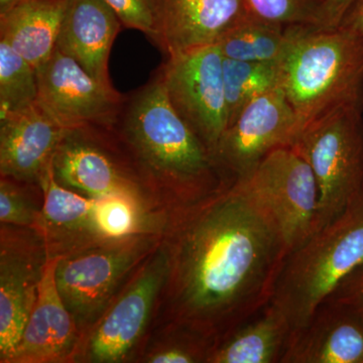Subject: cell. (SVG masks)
<instances>
[{"mask_svg":"<svg viewBox=\"0 0 363 363\" xmlns=\"http://www.w3.org/2000/svg\"><path fill=\"white\" fill-rule=\"evenodd\" d=\"M169 252L177 319L214 340L271 302L290 255L272 214L240 179L181 212Z\"/></svg>","mask_w":363,"mask_h":363,"instance_id":"6da1fadb","label":"cell"},{"mask_svg":"<svg viewBox=\"0 0 363 363\" xmlns=\"http://www.w3.org/2000/svg\"><path fill=\"white\" fill-rule=\"evenodd\" d=\"M112 131L130 150L143 178L186 204L233 182L169 104L161 69L147 84L124 95Z\"/></svg>","mask_w":363,"mask_h":363,"instance_id":"7a4b0ae2","label":"cell"},{"mask_svg":"<svg viewBox=\"0 0 363 363\" xmlns=\"http://www.w3.org/2000/svg\"><path fill=\"white\" fill-rule=\"evenodd\" d=\"M277 68L303 130L339 107L363 106V38L350 28L286 26Z\"/></svg>","mask_w":363,"mask_h":363,"instance_id":"3957f363","label":"cell"},{"mask_svg":"<svg viewBox=\"0 0 363 363\" xmlns=\"http://www.w3.org/2000/svg\"><path fill=\"white\" fill-rule=\"evenodd\" d=\"M362 266L363 189L335 220L290 252L272 301L297 331Z\"/></svg>","mask_w":363,"mask_h":363,"instance_id":"277c9868","label":"cell"},{"mask_svg":"<svg viewBox=\"0 0 363 363\" xmlns=\"http://www.w3.org/2000/svg\"><path fill=\"white\" fill-rule=\"evenodd\" d=\"M319 191L316 231L335 220L363 189V106L339 107L312 121L293 145Z\"/></svg>","mask_w":363,"mask_h":363,"instance_id":"5b68a950","label":"cell"},{"mask_svg":"<svg viewBox=\"0 0 363 363\" xmlns=\"http://www.w3.org/2000/svg\"><path fill=\"white\" fill-rule=\"evenodd\" d=\"M240 179L267 208L290 252L315 233L319 210L316 178L295 147L272 150Z\"/></svg>","mask_w":363,"mask_h":363,"instance_id":"8992f818","label":"cell"},{"mask_svg":"<svg viewBox=\"0 0 363 363\" xmlns=\"http://www.w3.org/2000/svg\"><path fill=\"white\" fill-rule=\"evenodd\" d=\"M223 59L211 45L168 57L160 68L169 104L214 156L228 126Z\"/></svg>","mask_w":363,"mask_h":363,"instance_id":"52a82bcc","label":"cell"},{"mask_svg":"<svg viewBox=\"0 0 363 363\" xmlns=\"http://www.w3.org/2000/svg\"><path fill=\"white\" fill-rule=\"evenodd\" d=\"M150 242L128 238L62 255L56 281L64 304L78 327L96 321L124 277L142 259Z\"/></svg>","mask_w":363,"mask_h":363,"instance_id":"ba28073f","label":"cell"},{"mask_svg":"<svg viewBox=\"0 0 363 363\" xmlns=\"http://www.w3.org/2000/svg\"><path fill=\"white\" fill-rule=\"evenodd\" d=\"M37 104L66 130H111L124 95L102 84L82 66L58 49L37 68Z\"/></svg>","mask_w":363,"mask_h":363,"instance_id":"9c48e42d","label":"cell"},{"mask_svg":"<svg viewBox=\"0 0 363 363\" xmlns=\"http://www.w3.org/2000/svg\"><path fill=\"white\" fill-rule=\"evenodd\" d=\"M302 124L281 87L255 98L222 136L215 157L231 179L242 178L267 155L293 147Z\"/></svg>","mask_w":363,"mask_h":363,"instance_id":"30bf717a","label":"cell"},{"mask_svg":"<svg viewBox=\"0 0 363 363\" xmlns=\"http://www.w3.org/2000/svg\"><path fill=\"white\" fill-rule=\"evenodd\" d=\"M169 250H161L102 318L91 338L89 354L96 362H117L142 335L157 293L168 281Z\"/></svg>","mask_w":363,"mask_h":363,"instance_id":"8fae6325","label":"cell"},{"mask_svg":"<svg viewBox=\"0 0 363 363\" xmlns=\"http://www.w3.org/2000/svg\"><path fill=\"white\" fill-rule=\"evenodd\" d=\"M67 130L38 104L23 111L0 114L2 178L39 184L52 166Z\"/></svg>","mask_w":363,"mask_h":363,"instance_id":"7c38bea8","label":"cell"},{"mask_svg":"<svg viewBox=\"0 0 363 363\" xmlns=\"http://www.w3.org/2000/svg\"><path fill=\"white\" fill-rule=\"evenodd\" d=\"M252 11L247 0H159V47L168 57L216 45Z\"/></svg>","mask_w":363,"mask_h":363,"instance_id":"4fadbf2b","label":"cell"},{"mask_svg":"<svg viewBox=\"0 0 363 363\" xmlns=\"http://www.w3.org/2000/svg\"><path fill=\"white\" fill-rule=\"evenodd\" d=\"M100 130H67L52 160L55 178L64 187L75 189L95 200L117 193L136 194L135 183L128 173L104 145L97 143Z\"/></svg>","mask_w":363,"mask_h":363,"instance_id":"5bb4252c","label":"cell"},{"mask_svg":"<svg viewBox=\"0 0 363 363\" xmlns=\"http://www.w3.org/2000/svg\"><path fill=\"white\" fill-rule=\"evenodd\" d=\"M61 257L51 255L45 260L37 301L11 362H59L75 348L77 325L64 304L56 281Z\"/></svg>","mask_w":363,"mask_h":363,"instance_id":"9a60e30c","label":"cell"},{"mask_svg":"<svg viewBox=\"0 0 363 363\" xmlns=\"http://www.w3.org/2000/svg\"><path fill=\"white\" fill-rule=\"evenodd\" d=\"M283 363H363V320L327 298L303 328L293 332Z\"/></svg>","mask_w":363,"mask_h":363,"instance_id":"2e32d148","label":"cell"},{"mask_svg":"<svg viewBox=\"0 0 363 363\" xmlns=\"http://www.w3.org/2000/svg\"><path fill=\"white\" fill-rule=\"evenodd\" d=\"M121 26L104 0H68L56 49L77 61L100 83L113 87L109 57Z\"/></svg>","mask_w":363,"mask_h":363,"instance_id":"e0dca14e","label":"cell"},{"mask_svg":"<svg viewBox=\"0 0 363 363\" xmlns=\"http://www.w3.org/2000/svg\"><path fill=\"white\" fill-rule=\"evenodd\" d=\"M47 260V259H45ZM33 250L13 247L2 234L0 255V358L11 362L38 298L45 262Z\"/></svg>","mask_w":363,"mask_h":363,"instance_id":"ac0fdd59","label":"cell"},{"mask_svg":"<svg viewBox=\"0 0 363 363\" xmlns=\"http://www.w3.org/2000/svg\"><path fill=\"white\" fill-rule=\"evenodd\" d=\"M293 328L272 301L257 314L214 344L208 362L283 363Z\"/></svg>","mask_w":363,"mask_h":363,"instance_id":"d6986e66","label":"cell"},{"mask_svg":"<svg viewBox=\"0 0 363 363\" xmlns=\"http://www.w3.org/2000/svg\"><path fill=\"white\" fill-rule=\"evenodd\" d=\"M68 0H20L0 13V40L35 69L56 50Z\"/></svg>","mask_w":363,"mask_h":363,"instance_id":"ffe728a7","label":"cell"},{"mask_svg":"<svg viewBox=\"0 0 363 363\" xmlns=\"http://www.w3.org/2000/svg\"><path fill=\"white\" fill-rule=\"evenodd\" d=\"M39 185L44 193V205L35 225L45 240L60 242L85 233L104 240L95 223L96 200L82 197L61 185L55 178L52 164L40 178Z\"/></svg>","mask_w":363,"mask_h":363,"instance_id":"44dd1931","label":"cell"},{"mask_svg":"<svg viewBox=\"0 0 363 363\" xmlns=\"http://www.w3.org/2000/svg\"><path fill=\"white\" fill-rule=\"evenodd\" d=\"M286 42V26L252 13L217 43L222 56L252 63H278Z\"/></svg>","mask_w":363,"mask_h":363,"instance_id":"7402d4cb","label":"cell"},{"mask_svg":"<svg viewBox=\"0 0 363 363\" xmlns=\"http://www.w3.org/2000/svg\"><path fill=\"white\" fill-rule=\"evenodd\" d=\"M223 82L229 126L252 100L279 87L278 68L276 64L224 58Z\"/></svg>","mask_w":363,"mask_h":363,"instance_id":"603a6c76","label":"cell"},{"mask_svg":"<svg viewBox=\"0 0 363 363\" xmlns=\"http://www.w3.org/2000/svg\"><path fill=\"white\" fill-rule=\"evenodd\" d=\"M38 91L37 69L0 40V114L33 106Z\"/></svg>","mask_w":363,"mask_h":363,"instance_id":"cb8c5ba5","label":"cell"},{"mask_svg":"<svg viewBox=\"0 0 363 363\" xmlns=\"http://www.w3.org/2000/svg\"><path fill=\"white\" fill-rule=\"evenodd\" d=\"M136 194L117 193L95 202V223L104 240H118L133 235L140 220Z\"/></svg>","mask_w":363,"mask_h":363,"instance_id":"d4e9b609","label":"cell"},{"mask_svg":"<svg viewBox=\"0 0 363 363\" xmlns=\"http://www.w3.org/2000/svg\"><path fill=\"white\" fill-rule=\"evenodd\" d=\"M325 0H247L253 13L264 20L290 26L313 25Z\"/></svg>","mask_w":363,"mask_h":363,"instance_id":"484cf974","label":"cell"},{"mask_svg":"<svg viewBox=\"0 0 363 363\" xmlns=\"http://www.w3.org/2000/svg\"><path fill=\"white\" fill-rule=\"evenodd\" d=\"M125 28L138 30L159 45V0H104Z\"/></svg>","mask_w":363,"mask_h":363,"instance_id":"4316f807","label":"cell"},{"mask_svg":"<svg viewBox=\"0 0 363 363\" xmlns=\"http://www.w3.org/2000/svg\"><path fill=\"white\" fill-rule=\"evenodd\" d=\"M38 215L9 179L2 178L0 183V221L18 226L35 225Z\"/></svg>","mask_w":363,"mask_h":363,"instance_id":"83f0119b","label":"cell"},{"mask_svg":"<svg viewBox=\"0 0 363 363\" xmlns=\"http://www.w3.org/2000/svg\"><path fill=\"white\" fill-rule=\"evenodd\" d=\"M328 298L347 306L363 320V266L346 279Z\"/></svg>","mask_w":363,"mask_h":363,"instance_id":"f1b7e54d","label":"cell"},{"mask_svg":"<svg viewBox=\"0 0 363 363\" xmlns=\"http://www.w3.org/2000/svg\"><path fill=\"white\" fill-rule=\"evenodd\" d=\"M354 0H325L312 26L319 28H334L340 25Z\"/></svg>","mask_w":363,"mask_h":363,"instance_id":"f546056e","label":"cell"},{"mask_svg":"<svg viewBox=\"0 0 363 363\" xmlns=\"http://www.w3.org/2000/svg\"><path fill=\"white\" fill-rule=\"evenodd\" d=\"M339 26L350 28L363 38V0H354Z\"/></svg>","mask_w":363,"mask_h":363,"instance_id":"4dcf8cb0","label":"cell"},{"mask_svg":"<svg viewBox=\"0 0 363 363\" xmlns=\"http://www.w3.org/2000/svg\"><path fill=\"white\" fill-rule=\"evenodd\" d=\"M18 1H20V0H0V13L11 9L13 4H16V2Z\"/></svg>","mask_w":363,"mask_h":363,"instance_id":"1f68e13d","label":"cell"}]
</instances>
